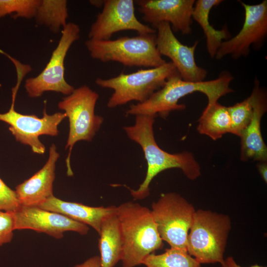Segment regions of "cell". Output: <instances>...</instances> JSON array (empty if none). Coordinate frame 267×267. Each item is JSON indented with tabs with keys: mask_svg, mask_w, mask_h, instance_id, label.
Returning a JSON list of instances; mask_svg holds the SVG:
<instances>
[{
	"mask_svg": "<svg viewBox=\"0 0 267 267\" xmlns=\"http://www.w3.org/2000/svg\"><path fill=\"white\" fill-rule=\"evenodd\" d=\"M155 116H135L134 125L124 127L127 135L141 147L147 162L145 179L137 189L126 186L134 199H143L150 194L149 185L152 179L160 173L170 169H180L190 180L201 175L200 166L194 156L188 151L172 154L161 149L154 137L153 125Z\"/></svg>",
	"mask_w": 267,
	"mask_h": 267,
	"instance_id": "cell-1",
	"label": "cell"
},
{
	"mask_svg": "<svg viewBox=\"0 0 267 267\" xmlns=\"http://www.w3.org/2000/svg\"><path fill=\"white\" fill-rule=\"evenodd\" d=\"M233 77L228 72H221L214 80L193 82L182 79L177 72L170 76L164 86L141 103L131 105L126 112L127 115H159L167 118L173 111L184 110L186 106L179 104V100L195 92L204 94L208 98V104L218 102L221 97L233 92L230 84Z\"/></svg>",
	"mask_w": 267,
	"mask_h": 267,
	"instance_id": "cell-2",
	"label": "cell"
},
{
	"mask_svg": "<svg viewBox=\"0 0 267 267\" xmlns=\"http://www.w3.org/2000/svg\"><path fill=\"white\" fill-rule=\"evenodd\" d=\"M123 241V267L142 264L149 254L163 247L151 210L133 202L117 207Z\"/></svg>",
	"mask_w": 267,
	"mask_h": 267,
	"instance_id": "cell-3",
	"label": "cell"
},
{
	"mask_svg": "<svg viewBox=\"0 0 267 267\" xmlns=\"http://www.w3.org/2000/svg\"><path fill=\"white\" fill-rule=\"evenodd\" d=\"M156 37L154 33L115 40L89 39L85 45L90 56L102 62H117L128 67L153 68L166 62L157 48Z\"/></svg>",
	"mask_w": 267,
	"mask_h": 267,
	"instance_id": "cell-4",
	"label": "cell"
},
{
	"mask_svg": "<svg viewBox=\"0 0 267 267\" xmlns=\"http://www.w3.org/2000/svg\"><path fill=\"white\" fill-rule=\"evenodd\" d=\"M230 217L210 210L195 211L186 250L200 264L221 263L231 229Z\"/></svg>",
	"mask_w": 267,
	"mask_h": 267,
	"instance_id": "cell-5",
	"label": "cell"
},
{
	"mask_svg": "<svg viewBox=\"0 0 267 267\" xmlns=\"http://www.w3.org/2000/svg\"><path fill=\"white\" fill-rule=\"evenodd\" d=\"M178 72L171 62L153 68L140 69L131 73H120L107 79L97 78L95 84L103 88L113 90L107 106L112 108L132 101L141 103L160 89L167 79Z\"/></svg>",
	"mask_w": 267,
	"mask_h": 267,
	"instance_id": "cell-6",
	"label": "cell"
},
{
	"mask_svg": "<svg viewBox=\"0 0 267 267\" xmlns=\"http://www.w3.org/2000/svg\"><path fill=\"white\" fill-rule=\"evenodd\" d=\"M99 94L87 85H83L64 97L58 104V108L64 111L69 123V131L65 145L69 148L66 159L67 175L73 176L70 165L72 150L79 141H91L100 129L103 118L95 114V107Z\"/></svg>",
	"mask_w": 267,
	"mask_h": 267,
	"instance_id": "cell-7",
	"label": "cell"
},
{
	"mask_svg": "<svg viewBox=\"0 0 267 267\" xmlns=\"http://www.w3.org/2000/svg\"><path fill=\"white\" fill-rule=\"evenodd\" d=\"M195 211L191 203L175 192L162 194L151 210L162 240L171 248L186 250Z\"/></svg>",
	"mask_w": 267,
	"mask_h": 267,
	"instance_id": "cell-8",
	"label": "cell"
},
{
	"mask_svg": "<svg viewBox=\"0 0 267 267\" xmlns=\"http://www.w3.org/2000/svg\"><path fill=\"white\" fill-rule=\"evenodd\" d=\"M78 25L69 22L63 27L58 44L45 67L37 76L26 79L24 87L30 97H40L51 91L68 95L75 89L64 78V60L72 44L80 38Z\"/></svg>",
	"mask_w": 267,
	"mask_h": 267,
	"instance_id": "cell-9",
	"label": "cell"
},
{
	"mask_svg": "<svg viewBox=\"0 0 267 267\" xmlns=\"http://www.w3.org/2000/svg\"><path fill=\"white\" fill-rule=\"evenodd\" d=\"M17 92H12V103L9 110L0 113V121L9 125V131L17 141L29 146L36 154H43L45 150L44 144L39 139L41 135L56 136L59 134L58 126L66 118L64 113L57 112L48 115L45 107L43 116L25 115L15 111L14 103Z\"/></svg>",
	"mask_w": 267,
	"mask_h": 267,
	"instance_id": "cell-10",
	"label": "cell"
},
{
	"mask_svg": "<svg viewBox=\"0 0 267 267\" xmlns=\"http://www.w3.org/2000/svg\"><path fill=\"white\" fill-rule=\"evenodd\" d=\"M239 2L244 10L243 24L234 37L222 43L215 56L217 59L227 55L235 59L246 57L251 46L260 48L267 37V0L253 5Z\"/></svg>",
	"mask_w": 267,
	"mask_h": 267,
	"instance_id": "cell-11",
	"label": "cell"
},
{
	"mask_svg": "<svg viewBox=\"0 0 267 267\" xmlns=\"http://www.w3.org/2000/svg\"><path fill=\"white\" fill-rule=\"evenodd\" d=\"M134 3L133 0H104L102 11L90 27L89 39L108 40L123 31H134L140 35L156 33V30L137 19Z\"/></svg>",
	"mask_w": 267,
	"mask_h": 267,
	"instance_id": "cell-12",
	"label": "cell"
},
{
	"mask_svg": "<svg viewBox=\"0 0 267 267\" xmlns=\"http://www.w3.org/2000/svg\"><path fill=\"white\" fill-rule=\"evenodd\" d=\"M157 48L160 54L171 60L182 79L185 81H204L207 75L206 69L198 66L195 59V51L198 44L192 46L182 44L176 37L170 24L161 22L155 27Z\"/></svg>",
	"mask_w": 267,
	"mask_h": 267,
	"instance_id": "cell-13",
	"label": "cell"
},
{
	"mask_svg": "<svg viewBox=\"0 0 267 267\" xmlns=\"http://www.w3.org/2000/svg\"><path fill=\"white\" fill-rule=\"evenodd\" d=\"M12 215L15 230L32 229L57 239L62 238L67 231L86 235L89 230L86 224L36 206H21Z\"/></svg>",
	"mask_w": 267,
	"mask_h": 267,
	"instance_id": "cell-14",
	"label": "cell"
},
{
	"mask_svg": "<svg viewBox=\"0 0 267 267\" xmlns=\"http://www.w3.org/2000/svg\"><path fill=\"white\" fill-rule=\"evenodd\" d=\"M194 0H138L134 3L142 14V20L155 28L167 22L173 32L191 33L192 13Z\"/></svg>",
	"mask_w": 267,
	"mask_h": 267,
	"instance_id": "cell-15",
	"label": "cell"
},
{
	"mask_svg": "<svg viewBox=\"0 0 267 267\" xmlns=\"http://www.w3.org/2000/svg\"><path fill=\"white\" fill-rule=\"evenodd\" d=\"M253 106L252 119L240 135V159L242 161L250 160L260 162L267 161V147L261 132V120L267 110V98L265 90L260 87L255 78L250 95Z\"/></svg>",
	"mask_w": 267,
	"mask_h": 267,
	"instance_id": "cell-16",
	"label": "cell"
},
{
	"mask_svg": "<svg viewBox=\"0 0 267 267\" xmlns=\"http://www.w3.org/2000/svg\"><path fill=\"white\" fill-rule=\"evenodd\" d=\"M59 157L56 146L52 144L49 147L48 159L42 168L16 186L15 191L22 206L38 207L53 196L55 164Z\"/></svg>",
	"mask_w": 267,
	"mask_h": 267,
	"instance_id": "cell-17",
	"label": "cell"
},
{
	"mask_svg": "<svg viewBox=\"0 0 267 267\" xmlns=\"http://www.w3.org/2000/svg\"><path fill=\"white\" fill-rule=\"evenodd\" d=\"M38 207L62 214L71 219L91 226L99 234L102 222L107 215L115 212L117 207H91L76 202L63 201L54 195Z\"/></svg>",
	"mask_w": 267,
	"mask_h": 267,
	"instance_id": "cell-18",
	"label": "cell"
},
{
	"mask_svg": "<svg viewBox=\"0 0 267 267\" xmlns=\"http://www.w3.org/2000/svg\"><path fill=\"white\" fill-rule=\"evenodd\" d=\"M116 211L104 218L99 233L100 267H114L121 260L123 241Z\"/></svg>",
	"mask_w": 267,
	"mask_h": 267,
	"instance_id": "cell-19",
	"label": "cell"
},
{
	"mask_svg": "<svg viewBox=\"0 0 267 267\" xmlns=\"http://www.w3.org/2000/svg\"><path fill=\"white\" fill-rule=\"evenodd\" d=\"M221 0H198L195 1L192 18L202 28L206 39V48L211 58H215L221 44L224 40L231 38L226 26L221 30L215 29L210 23L209 15L211 9L221 3Z\"/></svg>",
	"mask_w": 267,
	"mask_h": 267,
	"instance_id": "cell-20",
	"label": "cell"
},
{
	"mask_svg": "<svg viewBox=\"0 0 267 267\" xmlns=\"http://www.w3.org/2000/svg\"><path fill=\"white\" fill-rule=\"evenodd\" d=\"M231 121L227 107L218 102L207 104L198 119L197 128L199 134L216 140L230 133Z\"/></svg>",
	"mask_w": 267,
	"mask_h": 267,
	"instance_id": "cell-21",
	"label": "cell"
},
{
	"mask_svg": "<svg viewBox=\"0 0 267 267\" xmlns=\"http://www.w3.org/2000/svg\"><path fill=\"white\" fill-rule=\"evenodd\" d=\"M67 0H41L35 15L38 23L48 27L57 33L67 24L68 10Z\"/></svg>",
	"mask_w": 267,
	"mask_h": 267,
	"instance_id": "cell-22",
	"label": "cell"
},
{
	"mask_svg": "<svg viewBox=\"0 0 267 267\" xmlns=\"http://www.w3.org/2000/svg\"><path fill=\"white\" fill-rule=\"evenodd\" d=\"M142 264L146 267H201V265L186 249L171 247L161 254H149Z\"/></svg>",
	"mask_w": 267,
	"mask_h": 267,
	"instance_id": "cell-23",
	"label": "cell"
},
{
	"mask_svg": "<svg viewBox=\"0 0 267 267\" xmlns=\"http://www.w3.org/2000/svg\"><path fill=\"white\" fill-rule=\"evenodd\" d=\"M231 121L230 133L240 136L250 123L253 114L252 98L250 95L241 102L227 107Z\"/></svg>",
	"mask_w": 267,
	"mask_h": 267,
	"instance_id": "cell-24",
	"label": "cell"
},
{
	"mask_svg": "<svg viewBox=\"0 0 267 267\" xmlns=\"http://www.w3.org/2000/svg\"><path fill=\"white\" fill-rule=\"evenodd\" d=\"M40 0H0V18L11 15L14 19L35 17Z\"/></svg>",
	"mask_w": 267,
	"mask_h": 267,
	"instance_id": "cell-25",
	"label": "cell"
},
{
	"mask_svg": "<svg viewBox=\"0 0 267 267\" xmlns=\"http://www.w3.org/2000/svg\"><path fill=\"white\" fill-rule=\"evenodd\" d=\"M21 206L15 190L9 187L0 178V211L13 213Z\"/></svg>",
	"mask_w": 267,
	"mask_h": 267,
	"instance_id": "cell-26",
	"label": "cell"
},
{
	"mask_svg": "<svg viewBox=\"0 0 267 267\" xmlns=\"http://www.w3.org/2000/svg\"><path fill=\"white\" fill-rule=\"evenodd\" d=\"M14 230L12 213L0 211V246L11 242Z\"/></svg>",
	"mask_w": 267,
	"mask_h": 267,
	"instance_id": "cell-27",
	"label": "cell"
},
{
	"mask_svg": "<svg viewBox=\"0 0 267 267\" xmlns=\"http://www.w3.org/2000/svg\"><path fill=\"white\" fill-rule=\"evenodd\" d=\"M74 267H100V259L99 256L92 257L84 263L76 265Z\"/></svg>",
	"mask_w": 267,
	"mask_h": 267,
	"instance_id": "cell-28",
	"label": "cell"
},
{
	"mask_svg": "<svg viewBox=\"0 0 267 267\" xmlns=\"http://www.w3.org/2000/svg\"><path fill=\"white\" fill-rule=\"evenodd\" d=\"M221 267H243L238 265L232 257H228L221 263ZM249 267H266L261 266L258 265H255Z\"/></svg>",
	"mask_w": 267,
	"mask_h": 267,
	"instance_id": "cell-29",
	"label": "cell"
},
{
	"mask_svg": "<svg viewBox=\"0 0 267 267\" xmlns=\"http://www.w3.org/2000/svg\"><path fill=\"white\" fill-rule=\"evenodd\" d=\"M257 169L264 181L267 182V162H260L257 165Z\"/></svg>",
	"mask_w": 267,
	"mask_h": 267,
	"instance_id": "cell-30",
	"label": "cell"
},
{
	"mask_svg": "<svg viewBox=\"0 0 267 267\" xmlns=\"http://www.w3.org/2000/svg\"><path fill=\"white\" fill-rule=\"evenodd\" d=\"M90 3L97 7H100L103 5L104 0H90Z\"/></svg>",
	"mask_w": 267,
	"mask_h": 267,
	"instance_id": "cell-31",
	"label": "cell"
}]
</instances>
